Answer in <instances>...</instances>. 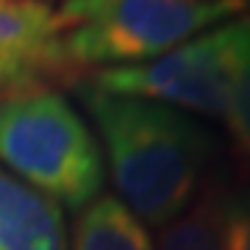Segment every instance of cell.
<instances>
[{
	"label": "cell",
	"instance_id": "cell-1",
	"mask_svg": "<svg viewBox=\"0 0 250 250\" xmlns=\"http://www.w3.org/2000/svg\"><path fill=\"white\" fill-rule=\"evenodd\" d=\"M111 181L139 220L167 225L197 195L214 142L197 120L153 100L81 86Z\"/></svg>",
	"mask_w": 250,
	"mask_h": 250
},
{
	"label": "cell",
	"instance_id": "cell-2",
	"mask_svg": "<svg viewBox=\"0 0 250 250\" xmlns=\"http://www.w3.org/2000/svg\"><path fill=\"white\" fill-rule=\"evenodd\" d=\"M248 0H62L59 50L67 72L153 62L187 39L239 17Z\"/></svg>",
	"mask_w": 250,
	"mask_h": 250
},
{
	"label": "cell",
	"instance_id": "cell-3",
	"mask_svg": "<svg viewBox=\"0 0 250 250\" xmlns=\"http://www.w3.org/2000/svg\"><path fill=\"white\" fill-rule=\"evenodd\" d=\"M0 167L75 211L106 178L95 134L50 83L0 95Z\"/></svg>",
	"mask_w": 250,
	"mask_h": 250
},
{
	"label": "cell",
	"instance_id": "cell-4",
	"mask_svg": "<svg viewBox=\"0 0 250 250\" xmlns=\"http://www.w3.org/2000/svg\"><path fill=\"white\" fill-rule=\"evenodd\" d=\"M250 56V17L239 14L200 31L153 62L108 67L86 75V86L125 98L153 100L178 111L225 117L233 83Z\"/></svg>",
	"mask_w": 250,
	"mask_h": 250
},
{
	"label": "cell",
	"instance_id": "cell-5",
	"mask_svg": "<svg viewBox=\"0 0 250 250\" xmlns=\"http://www.w3.org/2000/svg\"><path fill=\"white\" fill-rule=\"evenodd\" d=\"M62 75L56 11L45 0H0V95Z\"/></svg>",
	"mask_w": 250,
	"mask_h": 250
},
{
	"label": "cell",
	"instance_id": "cell-6",
	"mask_svg": "<svg viewBox=\"0 0 250 250\" xmlns=\"http://www.w3.org/2000/svg\"><path fill=\"white\" fill-rule=\"evenodd\" d=\"M0 250H67L62 206L0 167Z\"/></svg>",
	"mask_w": 250,
	"mask_h": 250
},
{
	"label": "cell",
	"instance_id": "cell-7",
	"mask_svg": "<svg viewBox=\"0 0 250 250\" xmlns=\"http://www.w3.org/2000/svg\"><path fill=\"white\" fill-rule=\"evenodd\" d=\"M72 250H153L142 220L114 195H98L78 208Z\"/></svg>",
	"mask_w": 250,
	"mask_h": 250
},
{
	"label": "cell",
	"instance_id": "cell-8",
	"mask_svg": "<svg viewBox=\"0 0 250 250\" xmlns=\"http://www.w3.org/2000/svg\"><path fill=\"white\" fill-rule=\"evenodd\" d=\"M220 192L197 195L175 220L159 233L156 250H228V217Z\"/></svg>",
	"mask_w": 250,
	"mask_h": 250
},
{
	"label": "cell",
	"instance_id": "cell-9",
	"mask_svg": "<svg viewBox=\"0 0 250 250\" xmlns=\"http://www.w3.org/2000/svg\"><path fill=\"white\" fill-rule=\"evenodd\" d=\"M225 123L231 131L236 156L250 167V56L245 59L239 75H236L231 100H228V111H225Z\"/></svg>",
	"mask_w": 250,
	"mask_h": 250
},
{
	"label": "cell",
	"instance_id": "cell-10",
	"mask_svg": "<svg viewBox=\"0 0 250 250\" xmlns=\"http://www.w3.org/2000/svg\"><path fill=\"white\" fill-rule=\"evenodd\" d=\"M225 217H228V250H250V187L236 195H228Z\"/></svg>",
	"mask_w": 250,
	"mask_h": 250
},
{
	"label": "cell",
	"instance_id": "cell-11",
	"mask_svg": "<svg viewBox=\"0 0 250 250\" xmlns=\"http://www.w3.org/2000/svg\"><path fill=\"white\" fill-rule=\"evenodd\" d=\"M45 3H47V0H45Z\"/></svg>",
	"mask_w": 250,
	"mask_h": 250
}]
</instances>
